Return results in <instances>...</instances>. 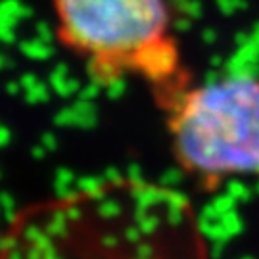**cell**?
Here are the masks:
<instances>
[{
    "instance_id": "obj_2",
    "label": "cell",
    "mask_w": 259,
    "mask_h": 259,
    "mask_svg": "<svg viewBox=\"0 0 259 259\" xmlns=\"http://www.w3.org/2000/svg\"><path fill=\"white\" fill-rule=\"evenodd\" d=\"M177 163L205 185L259 177V77L192 83L161 102Z\"/></svg>"
},
{
    "instance_id": "obj_1",
    "label": "cell",
    "mask_w": 259,
    "mask_h": 259,
    "mask_svg": "<svg viewBox=\"0 0 259 259\" xmlns=\"http://www.w3.org/2000/svg\"><path fill=\"white\" fill-rule=\"evenodd\" d=\"M58 37L98 83L139 79L161 102L185 87L167 0H52Z\"/></svg>"
}]
</instances>
